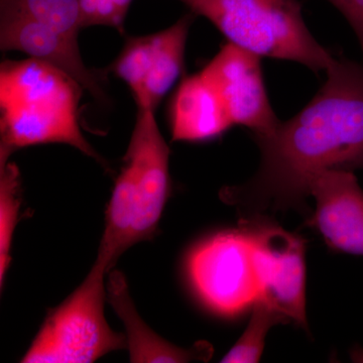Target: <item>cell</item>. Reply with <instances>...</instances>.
Listing matches in <instances>:
<instances>
[{
  "mask_svg": "<svg viewBox=\"0 0 363 363\" xmlns=\"http://www.w3.org/2000/svg\"><path fill=\"white\" fill-rule=\"evenodd\" d=\"M304 108L274 130L255 135L260 150L257 173L224 188V202L245 217L267 211L305 212L313 179L331 169L363 168V66L338 60Z\"/></svg>",
  "mask_w": 363,
  "mask_h": 363,
  "instance_id": "1",
  "label": "cell"
},
{
  "mask_svg": "<svg viewBox=\"0 0 363 363\" xmlns=\"http://www.w3.org/2000/svg\"><path fill=\"white\" fill-rule=\"evenodd\" d=\"M82 86L40 60L4 61L0 66V164L16 150L62 143L98 162L104 160L79 123Z\"/></svg>",
  "mask_w": 363,
  "mask_h": 363,
  "instance_id": "2",
  "label": "cell"
},
{
  "mask_svg": "<svg viewBox=\"0 0 363 363\" xmlns=\"http://www.w3.org/2000/svg\"><path fill=\"white\" fill-rule=\"evenodd\" d=\"M169 162V149L155 111L138 109L95 260L109 271L128 248L156 233L171 193Z\"/></svg>",
  "mask_w": 363,
  "mask_h": 363,
  "instance_id": "3",
  "label": "cell"
},
{
  "mask_svg": "<svg viewBox=\"0 0 363 363\" xmlns=\"http://www.w3.org/2000/svg\"><path fill=\"white\" fill-rule=\"evenodd\" d=\"M207 18L228 43L259 58L326 71L335 58L306 26L298 0H180Z\"/></svg>",
  "mask_w": 363,
  "mask_h": 363,
  "instance_id": "4",
  "label": "cell"
},
{
  "mask_svg": "<svg viewBox=\"0 0 363 363\" xmlns=\"http://www.w3.org/2000/svg\"><path fill=\"white\" fill-rule=\"evenodd\" d=\"M108 272L95 262L75 292L45 318L21 362L90 363L128 350L125 335L112 330L105 318Z\"/></svg>",
  "mask_w": 363,
  "mask_h": 363,
  "instance_id": "5",
  "label": "cell"
},
{
  "mask_svg": "<svg viewBox=\"0 0 363 363\" xmlns=\"http://www.w3.org/2000/svg\"><path fill=\"white\" fill-rule=\"evenodd\" d=\"M187 269L198 297L222 316L240 314L259 300L255 243L242 221L200 242L189 255Z\"/></svg>",
  "mask_w": 363,
  "mask_h": 363,
  "instance_id": "6",
  "label": "cell"
},
{
  "mask_svg": "<svg viewBox=\"0 0 363 363\" xmlns=\"http://www.w3.org/2000/svg\"><path fill=\"white\" fill-rule=\"evenodd\" d=\"M241 221L250 229L255 243L262 286L259 298L298 326H307L304 240L264 215L245 217Z\"/></svg>",
  "mask_w": 363,
  "mask_h": 363,
  "instance_id": "7",
  "label": "cell"
},
{
  "mask_svg": "<svg viewBox=\"0 0 363 363\" xmlns=\"http://www.w3.org/2000/svg\"><path fill=\"white\" fill-rule=\"evenodd\" d=\"M259 57L230 43L201 72L218 92L234 125L262 135L279 123L267 96Z\"/></svg>",
  "mask_w": 363,
  "mask_h": 363,
  "instance_id": "8",
  "label": "cell"
},
{
  "mask_svg": "<svg viewBox=\"0 0 363 363\" xmlns=\"http://www.w3.org/2000/svg\"><path fill=\"white\" fill-rule=\"evenodd\" d=\"M316 208L307 225L335 252L363 257V190L353 172L331 169L310 185Z\"/></svg>",
  "mask_w": 363,
  "mask_h": 363,
  "instance_id": "9",
  "label": "cell"
},
{
  "mask_svg": "<svg viewBox=\"0 0 363 363\" xmlns=\"http://www.w3.org/2000/svg\"><path fill=\"white\" fill-rule=\"evenodd\" d=\"M0 49L16 51L40 60L68 74L100 104H106L99 73L87 68L79 50L72 40L50 26L28 18L0 20Z\"/></svg>",
  "mask_w": 363,
  "mask_h": 363,
  "instance_id": "10",
  "label": "cell"
},
{
  "mask_svg": "<svg viewBox=\"0 0 363 363\" xmlns=\"http://www.w3.org/2000/svg\"><path fill=\"white\" fill-rule=\"evenodd\" d=\"M174 142L203 143L220 138L233 124L214 86L201 71L177 87L169 106Z\"/></svg>",
  "mask_w": 363,
  "mask_h": 363,
  "instance_id": "11",
  "label": "cell"
},
{
  "mask_svg": "<svg viewBox=\"0 0 363 363\" xmlns=\"http://www.w3.org/2000/svg\"><path fill=\"white\" fill-rule=\"evenodd\" d=\"M108 274L107 297L123 322L131 362H208L212 357L213 347L208 342H198L192 347L181 348L160 337L136 311L123 274L117 271Z\"/></svg>",
  "mask_w": 363,
  "mask_h": 363,
  "instance_id": "12",
  "label": "cell"
},
{
  "mask_svg": "<svg viewBox=\"0 0 363 363\" xmlns=\"http://www.w3.org/2000/svg\"><path fill=\"white\" fill-rule=\"evenodd\" d=\"M192 23L193 14H187L166 30L152 35V65L138 109L156 111L183 73L186 45Z\"/></svg>",
  "mask_w": 363,
  "mask_h": 363,
  "instance_id": "13",
  "label": "cell"
},
{
  "mask_svg": "<svg viewBox=\"0 0 363 363\" xmlns=\"http://www.w3.org/2000/svg\"><path fill=\"white\" fill-rule=\"evenodd\" d=\"M28 18L78 42L82 28L79 0H1L0 20Z\"/></svg>",
  "mask_w": 363,
  "mask_h": 363,
  "instance_id": "14",
  "label": "cell"
},
{
  "mask_svg": "<svg viewBox=\"0 0 363 363\" xmlns=\"http://www.w3.org/2000/svg\"><path fill=\"white\" fill-rule=\"evenodd\" d=\"M291 322L284 313L259 298L252 305V317L247 329L225 357L222 358L221 362H259L264 352V341L269 331L276 325Z\"/></svg>",
  "mask_w": 363,
  "mask_h": 363,
  "instance_id": "15",
  "label": "cell"
},
{
  "mask_svg": "<svg viewBox=\"0 0 363 363\" xmlns=\"http://www.w3.org/2000/svg\"><path fill=\"white\" fill-rule=\"evenodd\" d=\"M21 209V173L14 162L0 164V285L11 264L14 229Z\"/></svg>",
  "mask_w": 363,
  "mask_h": 363,
  "instance_id": "16",
  "label": "cell"
},
{
  "mask_svg": "<svg viewBox=\"0 0 363 363\" xmlns=\"http://www.w3.org/2000/svg\"><path fill=\"white\" fill-rule=\"evenodd\" d=\"M152 35L128 38L123 52L111 67L116 77L130 87L136 105L142 102L145 93L152 65Z\"/></svg>",
  "mask_w": 363,
  "mask_h": 363,
  "instance_id": "17",
  "label": "cell"
},
{
  "mask_svg": "<svg viewBox=\"0 0 363 363\" xmlns=\"http://www.w3.org/2000/svg\"><path fill=\"white\" fill-rule=\"evenodd\" d=\"M133 0H79L82 28L108 26L123 33L124 21Z\"/></svg>",
  "mask_w": 363,
  "mask_h": 363,
  "instance_id": "18",
  "label": "cell"
},
{
  "mask_svg": "<svg viewBox=\"0 0 363 363\" xmlns=\"http://www.w3.org/2000/svg\"><path fill=\"white\" fill-rule=\"evenodd\" d=\"M343 14L357 35L363 51V0H328Z\"/></svg>",
  "mask_w": 363,
  "mask_h": 363,
  "instance_id": "19",
  "label": "cell"
}]
</instances>
